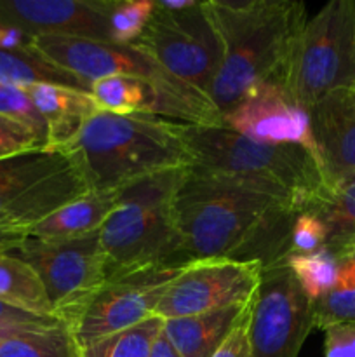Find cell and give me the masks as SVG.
<instances>
[{
  "label": "cell",
  "mask_w": 355,
  "mask_h": 357,
  "mask_svg": "<svg viewBox=\"0 0 355 357\" xmlns=\"http://www.w3.org/2000/svg\"><path fill=\"white\" fill-rule=\"evenodd\" d=\"M296 215L281 192L200 167H188L174 197V225L188 264L230 258L265 267L284 260Z\"/></svg>",
  "instance_id": "cell-1"
},
{
  "label": "cell",
  "mask_w": 355,
  "mask_h": 357,
  "mask_svg": "<svg viewBox=\"0 0 355 357\" xmlns=\"http://www.w3.org/2000/svg\"><path fill=\"white\" fill-rule=\"evenodd\" d=\"M207 9L223 45L209 98L225 117L260 87L282 82L308 17L305 3L296 0H207Z\"/></svg>",
  "instance_id": "cell-2"
},
{
  "label": "cell",
  "mask_w": 355,
  "mask_h": 357,
  "mask_svg": "<svg viewBox=\"0 0 355 357\" xmlns=\"http://www.w3.org/2000/svg\"><path fill=\"white\" fill-rule=\"evenodd\" d=\"M184 128L159 115L96 112L59 152L75 160L90 192H117L162 171L194 166Z\"/></svg>",
  "instance_id": "cell-3"
},
{
  "label": "cell",
  "mask_w": 355,
  "mask_h": 357,
  "mask_svg": "<svg viewBox=\"0 0 355 357\" xmlns=\"http://www.w3.org/2000/svg\"><path fill=\"white\" fill-rule=\"evenodd\" d=\"M184 138L194 157L191 167L265 185L285 195L298 213L310 211L331 195L322 164L301 146L258 143L225 126L187 124Z\"/></svg>",
  "instance_id": "cell-4"
},
{
  "label": "cell",
  "mask_w": 355,
  "mask_h": 357,
  "mask_svg": "<svg viewBox=\"0 0 355 357\" xmlns=\"http://www.w3.org/2000/svg\"><path fill=\"white\" fill-rule=\"evenodd\" d=\"M187 169L162 171L122 188L117 206L97 232L108 261V278L188 264L174 225V197Z\"/></svg>",
  "instance_id": "cell-5"
},
{
  "label": "cell",
  "mask_w": 355,
  "mask_h": 357,
  "mask_svg": "<svg viewBox=\"0 0 355 357\" xmlns=\"http://www.w3.org/2000/svg\"><path fill=\"white\" fill-rule=\"evenodd\" d=\"M87 192L80 167L59 150L0 159V250L26 239L42 220Z\"/></svg>",
  "instance_id": "cell-6"
},
{
  "label": "cell",
  "mask_w": 355,
  "mask_h": 357,
  "mask_svg": "<svg viewBox=\"0 0 355 357\" xmlns=\"http://www.w3.org/2000/svg\"><path fill=\"white\" fill-rule=\"evenodd\" d=\"M282 82L305 110L334 91L355 89V0H331L306 21Z\"/></svg>",
  "instance_id": "cell-7"
},
{
  "label": "cell",
  "mask_w": 355,
  "mask_h": 357,
  "mask_svg": "<svg viewBox=\"0 0 355 357\" xmlns=\"http://www.w3.org/2000/svg\"><path fill=\"white\" fill-rule=\"evenodd\" d=\"M7 251L35 268L44 282L52 314L68 326L108 279V261L97 232L70 241L28 237Z\"/></svg>",
  "instance_id": "cell-8"
},
{
  "label": "cell",
  "mask_w": 355,
  "mask_h": 357,
  "mask_svg": "<svg viewBox=\"0 0 355 357\" xmlns=\"http://www.w3.org/2000/svg\"><path fill=\"white\" fill-rule=\"evenodd\" d=\"M132 45L141 47L167 72L209 96L221 65L223 45L207 0L178 13L155 6L148 26Z\"/></svg>",
  "instance_id": "cell-9"
},
{
  "label": "cell",
  "mask_w": 355,
  "mask_h": 357,
  "mask_svg": "<svg viewBox=\"0 0 355 357\" xmlns=\"http://www.w3.org/2000/svg\"><path fill=\"white\" fill-rule=\"evenodd\" d=\"M265 265L251 309L253 357H298L313 330L312 302L287 267Z\"/></svg>",
  "instance_id": "cell-10"
},
{
  "label": "cell",
  "mask_w": 355,
  "mask_h": 357,
  "mask_svg": "<svg viewBox=\"0 0 355 357\" xmlns=\"http://www.w3.org/2000/svg\"><path fill=\"white\" fill-rule=\"evenodd\" d=\"M261 274L263 264L258 260H194L167 284L153 316L167 321L244 305L256 293Z\"/></svg>",
  "instance_id": "cell-11"
},
{
  "label": "cell",
  "mask_w": 355,
  "mask_h": 357,
  "mask_svg": "<svg viewBox=\"0 0 355 357\" xmlns=\"http://www.w3.org/2000/svg\"><path fill=\"white\" fill-rule=\"evenodd\" d=\"M180 271L181 267L160 265L108 278L70 326L80 349L152 317L167 284Z\"/></svg>",
  "instance_id": "cell-12"
},
{
  "label": "cell",
  "mask_w": 355,
  "mask_h": 357,
  "mask_svg": "<svg viewBox=\"0 0 355 357\" xmlns=\"http://www.w3.org/2000/svg\"><path fill=\"white\" fill-rule=\"evenodd\" d=\"M33 51L87 84L104 77L124 75L145 79L180 93H202L167 72L153 56L138 45H120L59 35H35Z\"/></svg>",
  "instance_id": "cell-13"
},
{
  "label": "cell",
  "mask_w": 355,
  "mask_h": 357,
  "mask_svg": "<svg viewBox=\"0 0 355 357\" xmlns=\"http://www.w3.org/2000/svg\"><path fill=\"white\" fill-rule=\"evenodd\" d=\"M223 126L258 143L301 146L319 159L308 112L285 94L282 82L249 94L223 117Z\"/></svg>",
  "instance_id": "cell-14"
},
{
  "label": "cell",
  "mask_w": 355,
  "mask_h": 357,
  "mask_svg": "<svg viewBox=\"0 0 355 357\" xmlns=\"http://www.w3.org/2000/svg\"><path fill=\"white\" fill-rule=\"evenodd\" d=\"M113 7L115 0H0V23L31 35L111 42Z\"/></svg>",
  "instance_id": "cell-15"
},
{
  "label": "cell",
  "mask_w": 355,
  "mask_h": 357,
  "mask_svg": "<svg viewBox=\"0 0 355 357\" xmlns=\"http://www.w3.org/2000/svg\"><path fill=\"white\" fill-rule=\"evenodd\" d=\"M306 112L324 176L333 192L355 178V89L334 91Z\"/></svg>",
  "instance_id": "cell-16"
},
{
  "label": "cell",
  "mask_w": 355,
  "mask_h": 357,
  "mask_svg": "<svg viewBox=\"0 0 355 357\" xmlns=\"http://www.w3.org/2000/svg\"><path fill=\"white\" fill-rule=\"evenodd\" d=\"M23 91L47 126V150H59L72 142L97 112L86 91L56 84H35Z\"/></svg>",
  "instance_id": "cell-17"
},
{
  "label": "cell",
  "mask_w": 355,
  "mask_h": 357,
  "mask_svg": "<svg viewBox=\"0 0 355 357\" xmlns=\"http://www.w3.org/2000/svg\"><path fill=\"white\" fill-rule=\"evenodd\" d=\"M117 192H87L56 209L30 230L28 237L44 241H70L100 232L118 202ZM26 237V239H28Z\"/></svg>",
  "instance_id": "cell-18"
},
{
  "label": "cell",
  "mask_w": 355,
  "mask_h": 357,
  "mask_svg": "<svg viewBox=\"0 0 355 357\" xmlns=\"http://www.w3.org/2000/svg\"><path fill=\"white\" fill-rule=\"evenodd\" d=\"M247 303L197 316L167 319L164 321V335L181 357H211L233 330Z\"/></svg>",
  "instance_id": "cell-19"
},
{
  "label": "cell",
  "mask_w": 355,
  "mask_h": 357,
  "mask_svg": "<svg viewBox=\"0 0 355 357\" xmlns=\"http://www.w3.org/2000/svg\"><path fill=\"white\" fill-rule=\"evenodd\" d=\"M0 302L35 316L54 317L44 282L35 268L7 250H0Z\"/></svg>",
  "instance_id": "cell-20"
},
{
  "label": "cell",
  "mask_w": 355,
  "mask_h": 357,
  "mask_svg": "<svg viewBox=\"0 0 355 357\" xmlns=\"http://www.w3.org/2000/svg\"><path fill=\"white\" fill-rule=\"evenodd\" d=\"M0 84L19 89L35 84H56L86 93L90 89V84L52 65L35 51H0Z\"/></svg>",
  "instance_id": "cell-21"
},
{
  "label": "cell",
  "mask_w": 355,
  "mask_h": 357,
  "mask_svg": "<svg viewBox=\"0 0 355 357\" xmlns=\"http://www.w3.org/2000/svg\"><path fill=\"white\" fill-rule=\"evenodd\" d=\"M0 357H82V349L66 323L35 326L0 342Z\"/></svg>",
  "instance_id": "cell-22"
},
{
  "label": "cell",
  "mask_w": 355,
  "mask_h": 357,
  "mask_svg": "<svg viewBox=\"0 0 355 357\" xmlns=\"http://www.w3.org/2000/svg\"><path fill=\"white\" fill-rule=\"evenodd\" d=\"M327 230L326 248L338 257H348L355 246V178L331 192L329 197L310 209Z\"/></svg>",
  "instance_id": "cell-23"
},
{
  "label": "cell",
  "mask_w": 355,
  "mask_h": 357,
  "mask_svg": "<svg viewBox=\"0 0 355 357\" xmlns=\"http://www.w3.org/2000/svg\"><path fill=\"white\" fill-rule=\"evenodd\" d=\"M164 330V321L152 316L136 326L97 338L82 347V357H150L155 340Z\"/></svg>",
  "instance_id": "cell-24"
},
{
  "label": "cell",
  "mask_w": 355,
  "mask_h": 357,
  "mask_svg": "<svg viewBox=\"0 0 355 357\" xmlns=\"http://www.w3.org/2000/svg\"><path fill=\"white\" fill-rule=\"evenodd\" d=\"M285 261L312 303L336 288L340 260L327 248L310 255H289Z\"/></svg>",
  "instance_id": "cell-25"
},
{
  "label": "cell",
  "mask_w": 355,
  "mask_h": 357,
  "mask_svg": "<svg viewBox=\"0 0 355 357\" xmlns=\"http://www.w3.org/2000/svg\"><path fill=\"white\" fill-rule=\"evenodd\" d=\"M155 10V0H115L110 16L111 42L132 45L138 42Z\"/></svg>",
  "instance_id": "cell-26"
},
{
  "label": "cell",
  "mask_w": 355,
  "mask_h": 357,
  "mask_svg": "<svg viewBox=\"0 0 355 357\" xmlns=\"http://www.w3.org/2000/svg\"><path fill=\"white\" fill-rule=\"evenodd\" d=\"M313 328L326 331L336 324H355V289H333L312 303Z\"/></svg>",
  "instance_id": "cell-27"
},
{
  "label": "cell",
  "mask_w": 355,
  "mask_h": 357,
  "mask_svg": "<svg viewBox=\"0 0 355 357\" xmlns=\"http://www.w3.org/2000/svg\"><path fill=\"white\" fill-rule=\"evenodd\" d=\"M327 230L322 220L310 211L298 213L289 234V255H310L326 248Z\"/></svg>",
  "instance_id": "cell-28"
},
{
  "label": "cell",
  "mask_w": 355,
  "mask_h": 357,
  "mask_svg": "<svg viewBox=\"0 0 355 357\" xmlns=\"http://www.w3.org/2000/svg\"><path fill=\"white\" fill-rule=\"evenodd\" d=\"M45 145L47 142L44 136L30 126L0 115V159L45 149Z\"/></svg>",
  "instance_id": "cell-29"
},
{
  "label": "cell",
  "mask_w": 355,
  "mask_h": 357,
  "mask_svg": "<svg viewBox=\"0 0 355 357\" xmlns=\"http://www.w3.org/2000/svg\"><path fill=\"white\" fill-rule=\"evenodd\" d=\"M0 115L21 122L24 126H30L31 129L40 132L45 142H47V126H45L44 119L35 110L26 93L19 87L2 86L0 84Z\"/></svg>",
  "instance_id": "cell-30"
},
{
  "label": "cell",
  "mask_w": 355,
  "mask_h": 357,
  "mask_svg": "<svg viewBox=\"0 0 355 357\" xmlns=\"http://www.w3.org/2000/svg\"><path fill=\"white\" fill-rule=\"evenodd\" d=\"M251 309H253V298L247 303L246 310L237 321L233 330L225 338L221 345L216 349L211 357H253V347H251Z\"/></svg>",
  "instance_id": "cell-31"
},
{
  "label": "cell",
  "mask_w": 355,
  "mask_h": 357,
  "mask_svg": "<svg viewBox=\"0 0 355 357\" xmlns=\"http://www.w3.org/2000/svg\"><path fill=\"white\" fill-rule=\"evenodd\" d=\"M324 357H355V324H336L324 331Z\"/></svg>",
  "instance_id": "cell-32"
},
{
  "label": "cell",
  "mask_w": 355,
  "mask_h": 357,
  "mask_svg": "<svg viewBox=\"0 0 355 357\" xmlns=\"http://www.w3.org/2000/svg\"><path fill=\"white\" fill-rule=\"evenodd\" d=\"M0 323L16 324V326H54V324L63 323V321L54 319V317L35 316V314L24 312V310L0 302Z\"/></svg>",
  "instance_id": "cell-33"
},
{
  "label": "cell",
  "mask_w": 355,
  "mask_h": 357,
  "mask_svg": "<svg viewBox=\"0 0 355 357\" xmlns=\"http://www.w3.org/2000/svg\"><path fill=\"white\" fill-rule=\"evenodd\" d=\"M35 35L13 26V24L0 23V51H33Z\"/></svg>",
  "instance_id": "cell-34"
},
{
  "label": "cell",
  "mask_w": 355,
  "mask_h": 357,
  "mask_svg": "<svg viewBox=\"0 0 355 357\" xmlns=\"http://www.w3.org/2000/svg\"><path fill=\"white\" fill-rule=\"evenodd\" d=\"M334 289H355V257H345L340 260V271H338V282Z\"/></svg>",
  "instance_id": "cell-35"
},
{
  "label": "cell",
  "mask_w": 355,
  "mask_h": 357,
  "mask_svg": "<svg viewBox=\"0 0 355 357\" xmlns=\"http://www.w3.org/2000/svg\"><path fill=\"white\" fill-rule=\"evenodd\" d=\"M150 357H181V356L178 354V351L173 347V344H171L169 338L164 335V330H162V333L159 335V338H157L155 344H153L152 354H150Z\"/></svg>",
  "instance_id": "cell-36"
},
{
  "label": "cell",
  "mask_w": 355,
  "mask_h": 357,
  "mask_svg": "<svg viewBox=\"0 0 355 357\" xmlns=\"http://www.w3.org/2000/svg\"><path fill=\"white\" fill-rule=\"evenodd\" d=\"M200 0H155V6L160 7V9H166V10H187L195 7Z\"/></svg>",
  "instance_id": "cell-37"
},
{
  "label": "cell",
  "mask_w": 355,
  "mask_h": 357,
  "mask_svg": "<svg viewBox=\"0 0 355 357\" xmlns=\"http://www.w3.org/2000/svg\"><path fill=\"white\" fill-rule=\"evenodd\" d=\"M59 324H61V323H59ZM26 328H35V326H16V324H2V323H0V342H2L3 338L9 337V335L17 333V331H21V330H26Z\"/></svg>",
  "instance_id": "cell-38"
},
{
  "label": "cell",
  "mask_w": 355,
  "mask_h": 357,
  "mask_svg": "<svg viewBox=\"0 0 355 357\" xmlns=\"http://www.w3.org/2000/svg\"><path fill=\"white\" fill-rule=\"evenodd\" d=\"M348 257H355V246H354V250H352L350 253H348ZM341 260H343V258H341Z\"/></svg>",
  "instance_id": "cell-39"
}]
</instances>
